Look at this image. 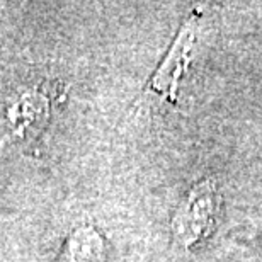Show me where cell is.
I'll list each match as a JSON object with an SVG mask.
<instances>
[{
  "instance_id": "2",
  "label": "cell",
  "mask_w": 262,
  "mask_h": 262,
  "mask_svg": "<svg viewBox=\"0 0 262 262\" xmlns=\"http://www.w3.org/2000/svg\"><path fill=\"white\" fill-rule=\"evenodd\" d=\"M196 38V17H191L184 24V28L177 36L174 46L170 48L169 55L164 60L162 67L157 70L155 77L151 78V89L164 96L176 101L177 83H179L181 73L186 70L191 60L192 43Z\"/></svg>"
},
{
  "instance_id": "1",
  "label": "cell",
  "mask_w": 262,
  "mask_h": 262,
  "mask_svg": "<svg viewBox=\"0 0 262 262\" xmlns=\"http://www.w3.org/2000/svg\"><path fill=\"white\" fill-rule=\"evenodd\" d=\"M218 208V196L211 181H203L189 192L184 204L179 208L172 228L177 240L191 247L204 238L214 228Z\"/></svg>"
},
{
  "instance_id": "3",
  "label": "cell",
  "mask_w": 262,
  "mask_h": 262,
  "mask_svg": "<svg viewBox=\"0 0 262 262\" xmlns=\"http://www.w3.org/2000/svg\"><path fill=\"white\" fill-rule=\"evenodd\" d=\"M61 262H104V244L92 228L77 230L65 245Z\"/></svg>"
}]
</instances>
